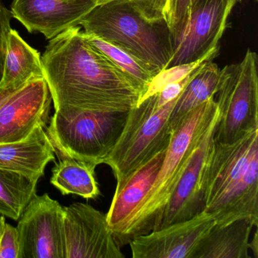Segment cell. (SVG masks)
<instances>
[{"label":"cell","mask_w":258,"mask_h":258,"mask_svg":"<svg viewBox=\"0 0 258 258\" xmlns=\"http://www.w3.org/2000/svg\"><path fill=\"white\" fill-rule=\"evenodd\" d=\"M55 110L126 111L141 95L86 39L79 26L49 40L41 56Z\"/></svg>","instance_id":"1"},{"label":"cell","mask_w":258,"mask_h":258,"mask_svg":"<svg viewBox=\"0 0 258 258\" xmlns=\"http://www.w3.org/2000/svg\"><path fill=\"white\" fill-rule=\"evenodd\" d=\"M205 209L216 223H258V129L232 143H214L205 174Z\"/></svg>","instance_id":"2"},{"label":"cell","mask_w":258,"mask_h":258,"mask_svg":"<svg viewBox=\"0 0 258 258\" xmlns=\"http://www.w3.org/2000/svg\"><path fill=\"white\" fill-rule=\"evenodd\" d=\"M218 116V107L213 98L191 111L173 131L153 185L130 222L119 241V247L129 244L139 235L158 229L170 196L195 149Z\"/></svg>","instance_id":"3"},{"label":"cell","mask_w":258,"mask_h":258,"mask_svg":"<svg viewBox=\"0 0 258 258\" xmlns=\"http://www.w3.org/2000/svg\"><path fill=\"white\" fill-rule=\"evenodd\" d=\"M80 26L87 35L101 39L140 60L156 76L170 62L171 44L167 25L147 22L129 0L96 6Z\"/></svg>","instance_id":"4"},{"label":"cell","mask_w":258,"mask_h":258,"mask_svg":"<svg viewBox=\"0 0 258 258\" xmlns=\"http://www.w3.org/2000/svg\"><path fill=\"white\" fill-rule=\"evenodd\" d=\"M130 111H93L59 108L46 132L58 156L97 167L111 153L124 129Z\"/></svg>","instance_id":"5"},{"label":"cell","mask_w":258,"mask_h":258,"mask_svg":"<svg viewBox=\"0 0 258 258\" xmlns=\"http://www.w3.org/2000/svg\"><path fill=\"white\" fill-rule=\"evenodd\" d=\"M179 97L159 106L155 93L130 110L121 136L103 162L112 170L116 187L154 155L167 149L173 134L169 120Z\"/></svg>","instance_id":"6"},{"label":"cell","mask_w":258,"mask_h":258,"mask_svg":"<svg viewBox=\"0 0 258 258\" xmlns=\"http://www.w3.org/2000/svg\"><path fill=\"white\" fill-rule=\"evenodd\" d=\"M257 68V55L247 49L240 62L221 69L215 99L219 119L214 143H234L250 131L258 129Z\"/></svg>","instance_id":"7"},{"label":"cell","mask_w":258,"mask_h":258,"mask_svg":"<svg viewBox=\"0 0 258 258\" xmlns=\"http://www.w3.org/2000/svg\"><path fill=\"white\" fill-rule=\"evenodd\" d=\"M241 0H193L180 31L170 38L167 69L214 59L232 10Z\"/></svg>","instance_id":"8"},{"label":"cell","mask_w":258,"mask_h":258,"mask_svg":"<svg viewBox=\"0 0 258 258\" xmlns=\"http://www.w3.org/2000/svg\"><path fill=\"white\" fill-rule=\"evenodd\" d=\"M64 207L36 193L18 220L19 258H66Z\"/></svg>","instance_id":"9"},{"label":"cell","mask_w":258,"mask_h":258,"mask_svg":"<svg viewBox=\"0 0 258 258\" xmlns=\"http://www.w3.org/2000/svg\"><path fill=\"white\" fill-rule=\"evenodd\" d=\"M64 208L66 258H124L106 214L87 204Z\"/></svg>","instance_id":"10"},{"label":"cell","mask_w":258,"mask_h":258,"mask_svg":"<svg viewBox=\"0 0 258 258\" xmlns=\"http://www.w3.org/2000/svg\"><path fill=\"white\" fill-rule=\"evenodd\" d=\"M52 99L44 78H34L0 108V143L22 141L38 126L46 127Z\"/></svg>","instance_id":"11"},{"label":"cell","mask_w":258,"mask_h":258,"mask_svg":"<svg viewBox=\"0 0 258 258\" xmlns=\"http://www.w3.org/2000/svg\"><path fill=\"white\" fill-rule=\"evenodd\" d=\"M215 223L204 211L192 218L139 235L129 244L133 258H191Z\"/></svg>","instance_id":"12"},{"label":"cell","mask_w":258,"mask_h":258,"mask_svg":"<svg viewBox=\"0 0 258 258\" xmlns=\"http://www.w3.org/2000/svg\"><path fill=\"white\" fill-rule=\"evenodd\" d=\"M218 119L219 116L211 123L195 149L185 172L170 196L158 229L192 218L205 211V170L214 145Z\"/></svg>","instance_id":"13"},{"label":"cell","mask_w":258,"mask_h":258,"mask_svg":"<svg viewBox=\"0 0 258 258\" xmlns=\"http://www.w3.org/2000/svg\"><path fill=\"white\" fill-rule=\"evenodd\" d=\"M96 5L93 0H13V18L29 33H40L47 40L80 26Z\"/></svg>","instance_id":"14"},{"label":"cell","mask_w":258,"mask_h":258,"mask_svg":"<svg viewBox=\"0 0 258 258\" xmlns=\"http://www.w3.org/2000/svg\"><path fill=\"white\" fill-rule=\"evenodd\" d=\"M166 150L167 149L154 155L133 172L121 185L116 187L115 193L106 215L117 244L140 204L153 185Z\"/></svg>","instance_id":"15"},{"label":"cell","mask_w":258,"mask_h":258,"mask_svg":"<svg viewBox=\"0 0 258 258\" xmlns=\"http://www.w3.org/2000/svg\"><path fill=\"white\" fill-rule=\"evenodd\" d=\"M45 128L38 126L22 141L0 143V168L39 180L55 160V148Z\"/></svg>","instance_id":"16"},{"label":"cell","mask_w":258,"mask_h":258,"mask_svg":"<svg viewBox=\"0 0 258 258\" xmlns=\"http://www.w3.org/2000/svg\"><path fill=\"white\" fill-rule=\"evenodd\" d=\"M257 223L242 217L226 223H216L196 247L191 258H251L249 238Z\"/></svg>","instance_id":"17"},{"label":"cell","mask_w":258,"mask_h":258,"mask_svg":"<svg viewBox=\"0 0 258 258\" xmlns=\"http://www.w3.org/2000/svg\"><path fill=\"white\" fill-rule=\"evenodd\" d=\"M220 78L221 69L211 59L203 61L195 69L170 114L169 126L173 132L191 111L215 98Z\"/></svg>","instance_id":"18"},{"label":"cell","mask_w":258,"mask_h":258,"mask_svg":"<svg viewBox=\"0 0 258 258\" xmlns=\"http://www.w3.org/2000/svg\"><path fill=\"white\" fill-rule=\"evenodd\" d=\"M44 78L40 52L28 45L16 30L7 40L4 75L0 85L21 88L34 78Z\"/></svg>","instance_id":"19"},{"label":"cell","mask_w":258,"mask_h":258,"mask_svg":"<svg viewBox=\"0 0 258 258\" xmlns=\"http://www.w3.org/2000/svg\"><path fill=\"white\" fill-rule=\"evenodd\" d=\"M52 169L50 182L62 195L74 194L84 199H93L100 194L95 177L96 166L69 157L58 156Z\"/></svg>","instance_id":"20"},{"label":"cell","mask_w":258,"mask_h":258,"mask_svg":"<svg viewBox=\"0 0 258 258\" xmlns=\"http://www.w3.org/2000/svg\"><path fill=\"white\" fill-rule=\"evenodd\" d=\"M84 35L88 43L140 93L142 99L149 90L156 75L144 63L121 49L97 37L87 35L85 33Z\"/></svg>","instance_id":"21"},{"label":"cell","mask_w":258,"mask_h":258,"mask_svg":"<svg viewBox=\"0 0 258 258\" xmlns=\"http://www.w3.org/2000/svg\"><path fill=\"white\" fill-rule=\"evenodd\" d=\"M38 179L0 168V215L18 221L36 194Z\"/></svg>","instance_id":"22"},{"label":"cell","mask_w":258,"mask_h":258,"mask_svg":"<svg viewBox=\"0 0 258 258\" xmlns=\"http://www.w3.org/2000/svg\"><path fill=\"white\" fill-rule=\"evenodd\" d=\"M139 14L147 22L156 25L166 24L170 0H129Z\"/></svg>","instance_id":"23"},{"label":"cell","mask_w":258,"mask_h":258,"mask_svg":"<svg viewBox=\"0 0 258 258\" xmlns=\"http://www.w3.org/2000/svg\"><path fill=\"white\" fill-rule=\"evenodd\" d=\"M193 0H170L166 25L170 33V39L174 37L183 26Z\"/></svg>","instance_id":"24"},{"label":"cell","mask_w":258,"mask_h":258,"mask_svg":"<svg viewBox=\"0 0 258 258\" xmlns=\"http://www.w3.org/2000/svg\"><path fill=\"white\" fill-rule=\"evenodd\" d=\"M13 18L11 10H8L2 2H0V82L4 75L7 40L12 30L10 22Z\"/></svg>","instance_id":"25"},{"label":"cell","mask_w":258,"mask_h":258,"mask_svg":"<svg viewBox=\"0 0 258 258\" xmlns=\"http://www.w3.org/2000/svg\"><path fill=\"white\" fill-rule=\"evenodd\" d=\"M19 241L16 227L6 223L0 238V258H19Z\"/></svg>","instance_id":"26"},{"label":"cell","mask_w":258,"mask_h":258,"mask_svg":"<svg viewBox=\"0 0 258 258\" xmlns=\"http://www.w3.org/2000/svg\"><path fill=\"white\" fill-rule=\"evenodd\" d=\"M194 70L195 69L190 73H188L186 76L182 78V79L168 83V84L164 86L159 90V92L157 93L158 105L159 106H163V105H166L168 102H171V101L174 100L176 98L179 97L183 91L184 89H185V86L187 85L188 81L191 79Z\"/></svg>","instance_id":"27"},{"label":"cell","mask_w":258,"mask_h":258,"mask_svg":"<svg viewBox=\"0 0 258 258\" xmlns=\"http://www.w3.org/2000/svg\"><path fill=\"white\" fill-rule=\"evenodd\" d=\"M22 88V87H21ZM20 88L7 87L0 85V108L10 99V96Z\"/></svg>","instance_id":"28"},{"label":"cell","mask_w":258,"mask_h":258,"mask_svg":"<svg viewBox=\"0 0 258 258\" xmlns=\"http://www.w3.org/2000/svg\"><path fill=\"white\" fill-rule=\"evenodd\" d=\"M249 248L252 250L255 258H258V238L257 232H255L252 241L249 242Z\"/></svg>","instance_id":"29"},{"label":"cell","mask_w":258,"mask_h":258,"mask_svg":"<svg viewBox=\"0 0 258 258\" xmlns=\"http://www.w3.org/2000/svg\"><path fill=\"white\" fill-rule=\"evenodd\" d=\"M6 223H7V222H6V217H4V216L0 215V238L2 237Z\"/></svg>","instance_id":"30"},{"label":"cell","mask_w":258,"mask_h":258,"mask_svg":"<svg viewBox=\"0 0 258 258\" xmlns=\"http://www.w3.org/2000/svg\"><path fill=\"white\" fill-rule=\"evenodd\" d=\"M111 1H114V0H93V2L96 4V6L105 4V3L111 2Z\"/></svg>","instance_id":"31"},{"label":"cell","mask_w":258,"mask_h":258,"mask_svg":"<svg viewBox=\"0 0 258 258\" xmlns=\"http://www.w3.org/2000/svg\"><path fill=\"white\" fill-rule=\"evenodd\" d=\"M254 1H256H256H257V0H254Z\"/></svg>","instance_id":"32"}]
</instances>
